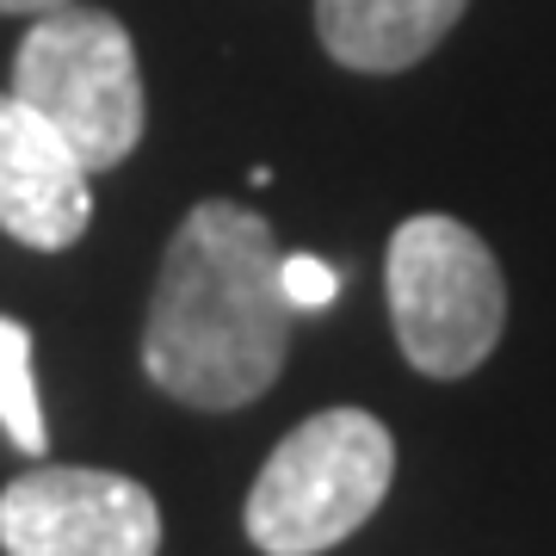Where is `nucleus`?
<instances>
[{
	"mask_svg": "<svg viewBox=\"0 0 556 556\" xmlns=\"http://www.w3.org/2000/svg\"><path fill=\"white\" fill-rule=\"evenodd\" d=\"M291 316L273 223L248 204L204 199L167 241L142 328V371L186 408H248L285 371Z\"/></svg>",
	"mask_w": 556,
	"mask_h": 556,
	"instance_id": "obj_1",
	"label": "nucleus"
},
{
	"mask_svg": "<svg viewBox=\"0 0 556 556\" xmlns=\"http://www.w3.org/2000/svg\"><path fill=\"white\" fill-rule=\"evenodd\" d=\"M396 477V439L365 408H321L260 464L241 526L260 556H321L383 507Z\"/></svg>",
	"mask_w": 556,
	"mask_h": 556,
	"instance_id": "obj_2",
	"label": "nucleus"
},
{
	"mask_svg": "<svg viewBox=\"0 0 556 556\" xmlns=\"http://www.w3.org/2000/svg\"><path fill=\"white\" fill-rule=\"evenodd\" d=\"M13 100L31 105L87 174H112L118 161H130L149 124L130 31L112 13L75 0L31 13V31L13 56Z\"/></svg>",
	"mask_w": 556,
	"mask_h": 556,
	"instance_id": "obj_3",
	"label": "nucleus"
},
{
	"mask_svg": "<svg viewBox=\"0 0 556 556\" xmlns=\"http://www.w3.org/2000/svg\"><path fill=\"white\" fill-rule=\"evenodd\" d=\"M383 291L396 346L420 378H470L507 328V278L489 241L457 217H408L390 236Z\"/></svg>",
	"mask_w": 556,
	"mask_h": 556,
	"instance_id": "obj_4",
	"label": "nucleus"
},
{
	"mask_svg": "<svg viewBox=\"0 0 556 556\" xmlns=\"http://www.w3.org/2000/svg\"><path fill=\"white\" fill-rule=\"evenodd\" d=\"M0 551L7 556H155L161 501L137 477L38 464L0 489Z\"/></svg>",
	"mask_w": 556,
	"mask_h": 556,
	"instance_id": "obj_5",
	"label": "nucleus"
},
{
	"mask_svg": "<svg viewBox=\"0 0 556 556\" xmlns=\"http://www.w3.org/2000/svg\"><path fill=\"white\" fill-rule=\"evenodd\" d=\"M75 149L25 100L0 93V229L38 254L75 248L93 223V186Z\"/></svg>",
	"mask_w": 556,
	"mask_h": 556,
	"instance_id": "obj_6",
	"label": "nucleus"
},
{
	"mask_svg": "<svg viewBox=\"0 0 556 556\" xmlns=\"http://www.w3.org/2000/svg\"><path fill=\"white\" fill-rule=\"evenodd\" d=\"M470 0H316L321 50L358 75H402L433 56Z\"/></svg>",
	"mask_w": 556,
	"mask_h": 556,
	"instance_id": "obj_7",
	"label": "nucleus"
},
{
	"mask_svg": "<svg viewBox=\"0 0 556 556\" xmlns=\"http://www.w3.org/2000/svg\"><path fill=\"white\" fill-rule=\"evenodd\" d=\"M0 433L25 457H43V445H50L38 378H31V328L13 316H0Z\"/></svg>",
	"mask_w": 556,
	"mask_h": 556,
	"instance_id": "obj_8",
	"label": "nucleus"
},
{
	"mask_svg": "<svg viewBox=\"0 0 556 556\" xmlns=\"http://www.w3.org/2000/svg\"><path fill=\"white\" fill-rule=\"evenodd\" d=\"M278 285H285V303L291 309H328L340 298V273L316 254H278Z\"/></svg>",
	"mask_w": 556,
	"mask_h": 556,
	"instance_id": "obj_9",
	"label": "nucleus"
},
{
	"mask_svg": "<svg viewBox=\"0 0 556 556\" xmlns=\"http://www.w3.org/2000/svg\"><path fill=\"white\" fill-rule=\"evenodd\" d=\"M62 0H0V13H50Z\"/></svg>",
	"mask_w": 556,
	"mask_h": 556,
	"instance_id": "obj_10",
	"label": "nucleus"
}]
</instances>
